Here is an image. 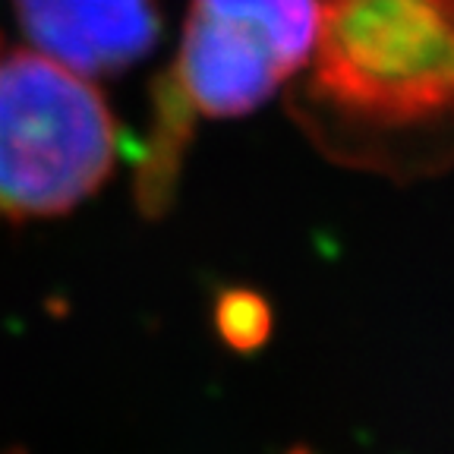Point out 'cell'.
<instances>
[{
	"label": "cell",
	"mask_w": 454,
	"mask_h": 454,
	"mask_svg": "<svg viewBox=\"0 0 454 454\" xmlns=\"http://www.w3.org/2000/svg\"><path fill=\"white\" fill-rule=\"evenodd\" d=\"M297 101L350 168L397 180L454 168V0H322Z\"/></svg>",
	"instance_id": "1"
},
{
	"label": "cell",
	"mask_w": 454,
	"mask_h": 454,
	"mask_svg": "<svg viewBox=\"0 0 454 454\" xmlns=\"http://www.w3.org/2000/svg\"><path fill=\"white\" fill-rule=\"evenodd\" d=\"M319 20L322 0H192L177 60L158 85L155 136L139 170L145 212L168 206L192 117L259 111L303 73Z\"/></svg>",
	"instance_id": "2"
},
{
	"label": "cell",
	"mask_w": 454,
	"mask_h": 454,
	"mask_svg": "<svg viewBox=\"0 0 454 454\" xmlns=\"http://www.w3.org/2000/svg\"><path fill=\"white\" fill-rule=\"evenodd\" d=\"M121 136L89 76L35 48L0 51V218L73 212L114 174Z\"/></svg>",
	"instance_id": "3"
},
{
	"label": "cell",
	"mask_w": 454,
	"mask_h": 454,
	"mask_svg": "<svg viewBox=\"0 0 454 454\" xmlns=\"http://www.w3.org/2000/svg\"><path fill=\"white\" fill-rule=\"evenodd\" d=\"M28 44L79 76H117L161 38L158 0H13Z\"/></svg>",
	"instance_id": "4"
},
{
	"label": "cell",
	"mask_w": 454,
	"mask_h": 454,
	"mask_svg": "<svg viewBox=\"0 0 454 454\" xmlns=\"http://www.w3.org/2000/svg\"><path fill=\"white\" fill-rule=\"evenodd\" d=\"M215 325L227 348L255 350L271 334V309L253 291H227L215 309Z\"/></svg>",
	"instance_id": "5"
}]
</instances>
